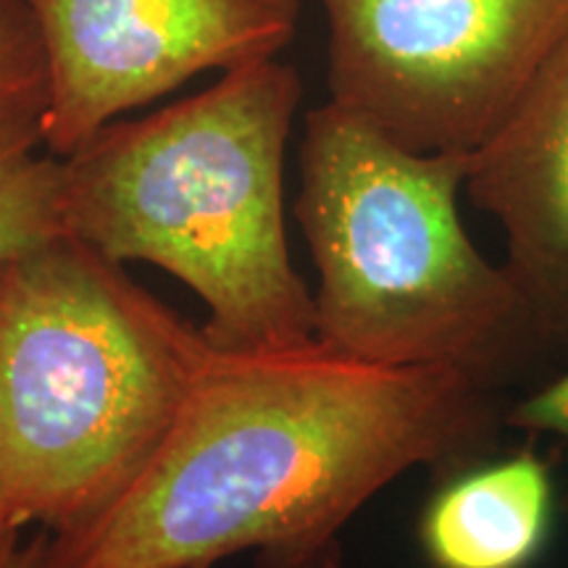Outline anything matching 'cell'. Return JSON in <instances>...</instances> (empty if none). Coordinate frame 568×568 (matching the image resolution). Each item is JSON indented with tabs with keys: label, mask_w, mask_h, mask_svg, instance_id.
<instances>
[{
	"label": "cell",
	"mask_w": 568,
	"mask_h": 568,
	"mask_svg": "<svg viewBox=\"0 0 568 568\" xmlns=\"http://www.w3.org/2000/svg\"><path fill=\"white\" fill-rule=\"evenodd\" d=\"M13 535H19V531H3V529H0V539H6V537H13Z\"/></svg>",
	"instance_id": "cell-13"
},
{
	"label": "cell",
	"mask_w": 568,
	"mask_h": 568,
	"mask_svg": "<svg viewBox=\"0 0 568 568\" xmlns=\"http://www.w3.org/2000/svg\"><path fill=\"white\" fill-rule=\"evenodd\" d=\"M329 101L414 153H474L568 38V0H322Z\"/></svg>",
	"instance_id": "cell-5"
},
{
	"label": "cell",
	"mask_w": 568,
	"mask_h": 568,
	"mask_svg": "<svg viewBox=\"0 0 568 568\" xmlns=\"http://www.w3.org/2000/svg\"><path fill=\"white\" fill-rule=\"evenodd\" d=\"M301 98L297 69L261 59L193 98L103 126L61 159L63 234L187 284L219 351L314 343L316 303L284 230V151Z\"/></svg>",
	"instance_id": "cell-2"
},
{
	"label": "cell",
	"mask_w": 568,
	"mask_h": 568,
	"mask_svg": "<svg viewBox=\"0 0 568 568\" xmlns=\"http://www.w3.org/2000/svg\"><path fill=\"white\" fill-rule=\"evenodd\" d=\"M506 424L514 429L531 432V435H556L568 445V372L506 410Z\"/></svg>",
	"instance_id": "cell-11"
},
{
	"label": "cell",
	"mask_w": 568,
	"mask_h": 568,
	"mask_svg": "<svg viewBox=\"0 0 568 568\" xmlns=\"http://www.w3.org/2000/svg\"><path fill=\"white\" fill-rule=\"evenodd\" d=\"M471 153H414L326 101L305 116L295 216L318 268L316 343L489 389L545 343L506 266L458 216Z\"/></svg>",
	"instance_id": "cell-4"
},
{
	"label": "cell",
	"mask_w": 568,
	"mask_h": 568,
	"mask_svg": "<svg viewBox=\"0 0 568 568\" xmlns=\"http://www.w3.org/2000/svg\"><path fill=\"white\" fill-rule=\"evenodd\" d=\"M506 424L447 366H379L322 343L213 347L166 437L101 516L42 535L40 568H335L337 535L416 466L468 468Z\"/></svg>",
	"instance_id": "cell-1"
},
{
	"label": "cell",
	"mask_w": 568,
	"mask_h": 568,
	"mask_svg": "<svg viewBox=\"0 0 568 568\" xmlns=\"http://www.w3.org/2000/svg\"><path fill=\"white\" fill-rule=\"evenodd\" d=\"M466 190L506 232V268L539 335L568 345V38L471 153Z\"/></svg>",
	"instance_id": "cell-7"
},
{
	"label": "cell",
	"mask_w": 568,
	"mask_h": 568,
	"mask_svg": "<svg viewBox=\"0 0 568 568\" xmlns=\"http://www.w3.org/2000/svg\"><path fill=\"white\" fill-rule=\"evenodd\" d=\"M213 345L69 234L0 261V529L101 516L166 437Z\"/></svg>",
	"instance_id": "cell-3"
},
{
	"label": "cell",
	"mask_w": 568,
	"mask_h": 568,
	"mask_svg": "<svg viewBox=\"0 0 568 568\" xmlns=\"http://www.w3.org/2000/svg\"><path fill=\"white\" fill-rule=\"evenodd\" d=\"M45 92L0 109V261L63 234L61 159L42 142Z\"/></svg>",
	"instance_id": "cell-9"
},
{
	"label": "cell",
	"mask_w": 568,
	"mask_h": 568,
	"mask_svg": "<svg viewBox=\"0 0 568 568\" xmlns=\"http://www.w3.org/2000/svg\"><path fill=\"white\" fill-rule=\"evenodd\" d=\"M45 63L42 142L67 159L92 134L205 71L276 59L301 0H21Z\"/></svg>",
	"instance_id": "cell-6"
},
{
	"label": "cell",
	"mask_w": 568,
	"mask_h": 568,
	"mask_svg": "<svg viewBox=\"0 0 568 568\" xmlns=\"http://www.w3.org/2000/svg\"><path fill=\"white\" fill-rule=\"evenodd\" d=\"M550 524V466L521 450L445 481L418 535L435 568H527L548 542Z\"/></svg>",
	"instance_id": "cell-8"
},
{
	"label": "cell",
	"mask_w": 568,
	"mask_h": 568,
	"mask_svg": "<svg viewBox=\"0 0 568 568\" xmlns=\"http://www.w3.org/2000/svg\"><path fill=\"white\" fill-rule=\"evenodd\" d=\"M40 548L42 535L34 537L32 542L19 545V535L0 539V568H40ZM193 568H211V566H193Z\"/></svg>",
	"instance_id": "cell-12"
},
{
	"label": "cell",
	"mask_w": 568,
	"mask_h": 568,
	"mask_svg": "<svg viewBox=\"0 0 568 568\" xmlns=\"http://www.w3.org/2000/svg\"><path fill=\"white\" fill-rule=\"evenodd\" d=\"M45 92L38 30L21 0H0V109Z\"/></svg>",
	"instance_id": "cell-10"
}]
</instances>
